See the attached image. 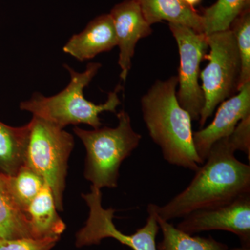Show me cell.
Wrapping results in <instances>:
<instances>
[{"label":"cell","mask_w":250,"mask_h":250,"mask_svg":"<svg viewBox=\"0 0 250 250\" xmlns=\"http://www.w3.org/2000/svg\"><path fill=\"white\" fill-rule=\"evenodd\" d=\"M177 76L156 81L141 98L143 121L167 163L196 172L204 162L194 144L191 117L177 100Z\"/></svg>","instance_id":"2"},{"label":"cell","mask_w":250,"mask_h":250,"mask_svg":"<svg viewBox=\"0 0 250 250\" xmlns=\"http://www.w3.org/2000/svg\"><path fill=\"white\" fill-rule=\"evenodd\" d=\"M89 208V215L84 227L76 235V246L99 245L105 238L116 240L132 250H158L156 238L159 233V223L154 204L147 206L148 217L146 225L133 234H125L116 228L113 223L116 210L104 208L101 190L91 186L90 192L82 194Z\"/></svg>","instance_id":"7"},{"label":"cell","mask_w":250,"mask_h":250,"mask_svg":"<svg viewBox=\"0 0 250 250\" xmlns=\"http://www.w3.org/2000/svg\"><path fill=\"white\" fill-rule=\"evenodd\" d=\"M169 28L179 48L177 100L192 121H199L205 106V97L199 78L200 62L208 49L207 36L181 24L169 23Z\"/></svg>","instance_id":"8"},{"label":"cell","mask_w":250,"mask_h":250,"mask_svg":"<svg viewBox=\"0 0 250 250\" xmlns=\"http://www.w3.org/2000/svg\"><path fill=\"white\" fill-rule=\"evenodd\" d=\"M182 1H183L184 3H186V4L188 5V6L194 8L195 5L200 4L202 0H182Z\"/></svg>","instance_id":"23"},{"label":"cell","mask_w":250,"mask_h":250,"mask_svg":"<svg viewBox=\"0 0 250 250\" xmlns=\"http://www.w3.org/2000/svg\"><path fill=\"white\" fill-rule=\"evenodd\" d=\"M235 152L228 136L215 143L183 191L165 205H154L158 216L166 221L183 218L250 193V166L238 160Z\"/></svg>","instance_id":"1"},{"label":"cell","mask_w":250,"mask_h":250,"mask_svg":"<svg viewBox=\"0 0 250 250\" xmlns=\"http://www.w3.org/2000/svg\"><path fill=\"white\" fill-rule=\"evenodd\" d=\"M57 211L53 195L45 183L27 208L33 238H60L66 227Z\"/></svg>","instance_id":"14"},{"label":"cell","mask_w":250,"mask_h":250,"mask_svg":"<svg viewBox=\"0 0 250 250\" xmlns=\"http://www.w3.org/2000/svg\"><path fill=\"white\" fill-rule=\"evenodd\" d=\"M220 104L213 121L207 127L193 132L195 149L203 162L213 145L232 134L238 123L250 115V82Z\"/></svg>","instance_id":"10"},{"label":"cell","mask_w":250,"mask_h":250,"mask_svg":"<svg viewBox=\"0 0 250 250\" xmlns=\"http://www.w3.org/2000/svg\"><path fill=\"white\" fill-rule=\"evenodd\" d=\"M109 14L120 49L118 65L121 69V78L125 82L131 70V60L138 42L151 35L153 31L136 0H124L116 4Z\"/></svg>","instance_id":"11"},{"label":"cell","mask_w":250,"mask_h":250,"mask_svg":"<svg viewBox=\"0 0 250 250\" xmlns=\"http://www.w3.org/2000/svg\"><path fill=\"white\" fill-rule=\"evenodd\" d=\"M249 8L250 0H217L202 14L204 34L228 30L233 21Z\"/></svg>","instance_id":"18"},{"label":"cell","mask_w":250,"mask_h":250,"mask_svg":"<svg viewBox=\"0 0 250 250\" xmlns=\"http://www.w3.org/2000/svg\"><path fill=\"white\" fill-rule=\"evenodd\" d=\"M117 117L116 127L104 126L90 131L73 128L86 151L85 179L100 190L118 187L122 163L131 155L142 139L133 129L127 112L122 110Z\"/></svg>","instance_id":"4"},{"label":"cell","mask_w":250,"mask_h":250,"mask_svg":"<svg viewBox=\"0 0 250 250\" xmlns=\"http://www.w3.org/2000/svg\"><path fill=\"white\" fill-rule=\"evenodd\" d=\"M235 151H241L250 158V115L243 118L237 125L232 134L228 136Z\"/></svg>","instance_id":"22"},{"label":"cell","mask_w":250,"mask_h":250,"mask_svg":"<svg viewBox=\"0 0 250 250\" xmlns=\"http://www.w3.org/2000/svg\"><path fill=\"white\" fill-rule=\"evenodd\" d=\"M29 123L13 127L0 122V170L7 176H14L24 165Z\"/></svg>","instance_id":"16"},{"label":"cell","mask_w":250,"mask_h":250,"mask_svg":"<svg viewBox=\"0 0 250 250\" xmlns=\"http://www.w3.org/2000/svg\"><path fill=\"white\" fill-rule=\"evenodd\" d=\"M24 166L41 176L52 191L58 211L63 210V194L73 136L64 129L33 116Z\"/></svg>","instance_id":"5"},{"label":"cell","mask_w":250,"mask_h":250,"mask_svg":"<svg viewBox=\"0 0 250 250\" xmlns=\"http://www.w3.org/2000/svg\"><path fill=\"white\" fill-rule=\"evenodd\" d=\"M231 250H250V249H246V248H243L241 247V248H233V249Z\"/></svg>","instance_id":"24"},{"label":"cell","mask_w":250,"mask_h":250,"mask_svg":"<svg viewBox=\"0 0 250 250\" xmlns=\"http://www.w3.org/2000/svg\"><path fill=\"white\" fill-rule=\"evenodd\" d=\"M7 180L15 199L27 213L28 206L42 190L45 181L24 165L14 176H7Z\"/></svg>","instance_id":"19"},{"label":"cell","mask_w":250,"mask_h":250,"mask_svg":"<svg viewBox=\"0 0 250 250\" xmlns=\"http://www.w3.org/2000/svg\"><path fill=\"white\" fill-rule=\"evenodd\" d=\"M118 44L111 15L103 14L90 21L82 32L70 38L62 50L80 62L108 52Z\"/></svg>","instance_id":"12"},{"label":"cell","mask_w":250,"mask_h":250,"mask_svg":"<svg viewBox=\"0 0 250 250\" xmlns=\"http://www.w3.org/2000/svg\"><path fill=\"white\" fill-rule=\"evenodd\" d=\"M33 238L27 213L10 190L7 175L0 173V238Z\"/></svg>","instance_id":"15"},{"label":"cell","mask_w":250,"mask_h":250,"mask_svg":"<svg viewBox=\"0 0 250 250\" xmlns=\"http://www.w3.org/2000/svg\"><path fill=\"white\" fill-rule=\"evenodd\" d=\"M207 40L209 53L205 59L208 63L200 75L205 97V106L199 120L201 127L220 103L238 92L241 70L238 46L231 29L207 35Z\"/></svg>","instance_id":"6"},{"label":"cell","mask_w":250,"mask_h":250,"mask_svg":"<svg viewBox=\"0 0 250 250\" xmlns=\"http://www.w3.org/2000/svg\"><path fill=\"white\" fill-rule=\"evenodd\" d=\"M64 67L70 75V82L66 88L52 97L34 93L29 100L21 103L20 108L30 112L33 116L45 120L61 129L67 125L79 124L88 125L93 129L101 127L100 113L105 111L116 113L117 107L121 104L118 95L121 85L108 94L106 103L95 104L85 98L83 90L97 75L101 64L90 62L82 72L75 71L67 65Z\"/></svg>","instance_id":"3"},{"label":"cell","mask_w":250,"mask_h":250,"mask_svg":"<svg viewBox=\"0 0 250 250\" xmlns=\"http://www.w3.org/2000/svg\"><path fill=\"white\" fill-rule=\"evenodd\" d=\"M150 24L162 21L181 24L204 34L203 19L196 10L182 0H136Z\"/></svg>","instance_id":"13"},{"label":"cell","mask_w":250,"mask_h":250,"mask_svg":"<svg viewBox=\"0 0 250 250\" xmlns=\"http://www.w3.org/2000/svg\"><path fill=\"white\" fill-rule=\"evenodd\" d=\"M182 219L177 228L184 232L193 235L223 230L234 233L242 248L250 249V193L225 205L196 210Z\"/></svg>","instance_id":"9"},{"label":"cell","mask_w":250,"mask_h":250,"mask_svg":"<svg viewBox=\"0 0 250 250\" xmlns=\"http://www.w3.org/2000/svg\"><path fill=\"white\" fill-rule=\"evenodd\" d=\"M59 238H0V250H51Z\"/></svg>","instance_id":"21"},{"label":"cell","mask_w":250,"mask_h":250,"mask_svg":"<svg viewBox=\"0 0 250 250\" xmlns=\"http://www.w3.org/2000/svg\"><path fill=\"white\" fill-rule=\"evenodd\" d=\"M229 29L236 39L241 70L238 92L250 82V8L243 11L233 21Z\"/></svg>","instance_id":"20"},{"label":"cell","mask_w":250,"mask_h":250,"mask_svg":"<svg viewBox=\"0 0 250 250\" xmlns=\"http://www.w3.org/2000/svg\"><path fill=\"white\" fill-rule=\"evenodd\" d=\"M157 220L163 235L162 241L157 245L158 250H229L226 244L211 236H193L158 215Z\"/></svg>","instance_id":"17"}]
</instances>
